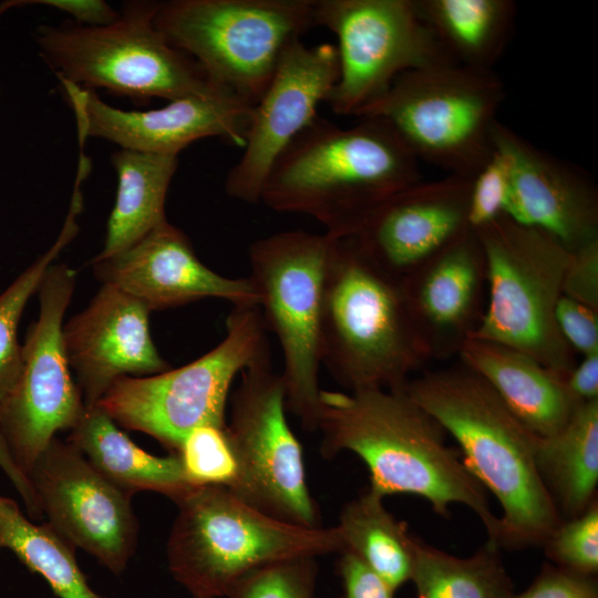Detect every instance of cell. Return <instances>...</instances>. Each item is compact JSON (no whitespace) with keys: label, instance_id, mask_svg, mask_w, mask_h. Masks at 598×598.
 Masks as SVG:
<instances>
[{"label":"cell","instance_id":"28","mask_svg":"<svg viewBox=\"0 0 598 598\" xmlns=\"http://www.w3.org/2000/svg\"><path fill=\"white\" fill-rule=\"evenodd\" d=\"M383 498L369 488L344 505L336 527L343 550L354 554L395 591L411 580L415 537L405 522L384 507Z\"/></svg>","mask_w":598,"mask_h":598},{"label":"cell","instance_id":"30","mask_svg":"<svg viewBox=\"0 0 598 598\" xmlns=\"http://www.w3.org/2000/svg\"><path fill=\"white\" fill-rule=\"evenodd\" d=\"M411 581L417 598H511L514 594L499 547L489 539L462 558L415 537Z\"/></svg>","mask_w":598,"mask_h":598},{"label":"cell","instance_id":"2","mask_svg":"<svg viewBox=\"0 0 598 598\" xmlns=\"http://www.w3.org/2000/svg\"><path fill=\"white\" fill-rule=\"evenodd\" d=\"M402 389L455 440L468 471L497 498L498 546H543L563 518L537 466L539 436L461 361Z\"/></svg>","mask_w":598,"mask_h":598},{"label":"cell","instance_id":"3","mask_svg":"<svg viewBox=\"0 0 598 598\" xmlns=\"http://www.w3.org/2000/svg\"><path fill=\"white\" fill-rule=\"evenodd\" d=\"M421 179L419 161L384 121L360 117L342 127L318 115L275 162L260 203L309 216L324 233L342 238Z\"/></svg>","mask_w":598,"mask_h":598},{"label":"cell","instance_id":"12","mask_svg":"<svg viewBox=\"0 0 598 598\" xmlns=\"http://www.w3.org/2000/svg\"><path fill=\"white\" fill-rule=\"evenodd\" d=\"M313 20L338 40L339 79L327 100L338 115L357 117L408 71L454 62L413 0H315Z\"/></svg>","mask_w":598,"mask_h":598},{"label":"cell","instance_id":"29","mask_svg":"<svg viewBox=\"0 0 598 598\" xmlns=\"http://www.w3.org/2000/svg\"><path fill=\"white\" fill-rule=\"evenodd\" d=\"M73 548L47 523H33L14 499L0 493V550H10L40 575L58 598H104L89 585Z\"/></svg>","mask_w":598,"mask_h":598},{"label":"cell","instance_id":"41","mask_svg":"<svg viewBox=\"0 0 598 598\" xmlns=\"http://www.w3.org/2000/svg\"><path fill=\"white\" fill-rule=\"evenodd\" d=\"M564 384L577 405L598 400V353L585 355L576 362L564 377Z\"/></svg>","mask_w":598,"mask_h":598},{"label":"cell","instance_id":"21","mask_svg":"<svg viewBox=\"0 0 598 598\" xmlns=\"http://www.w3.org/2000/svg\"><path fill=\"white\" fill-rule=\"evenodd\" d=\"M103 285L123 290L151 311L175 308L206 298L234 306H258L259 296L247 278H228L206 267L188 237L165 220L125 250L92 260Z\"/></svg>","mask_w":598,"mask_h":598},{"label":"cell","instance_id":"33","mask_svg":"<svg viewBox=\"0 0 598 598\" xmlns=\"http://www.w3.org/2000/svg\"><path fill=\"white\" fill-rule=\"evenodd\" d=\"M318 565L313 557L287 559L239 578L227 598H315Z\"/></svg>","mask_w":598,"mask_h":598},{"label":"cell","instance_id":"9","mask_svg":"<svg viewBox=\"0 0 598 598\" xmlns=\"http://www.w3.org/2000/svg\"><path fill=\"white\" fill-rule=\"evenodd\" d=\"M268 358L260 308L234 306L224 339L209 352L177 369L120 378L96 404L117 424L153 436L174 454L194 429L226 426L235 378Z\"/></svg>","mask_w":598,"mask_h":598},{"label":"cell","instance_id":"43","mask_svg":"<svg viewBox=\"0 0 598 598\" xmlns=\"http://www.w3.org/2000/svg\"><path fill=\"white\" fill-rule=\"evenodd\" d=\"M193 598H207V597H193Z\"/></svg>","mask_w":598,"mask_h":598},{"label":"cell","instance_id":"37","mask_svg":"<svg viewBox=\"0 0 598 598\" xmlns=\"http://www.w3.org/2000/svg\"><path fill=\"white\" fill-rule=\"evenodd\" d=\"M563 295L598 310V240L570 252Z\"/></svg>","mask_w":598,"mask_h":598},{"label":"cell","instance_id":"18","mask_svg":"<svg viewBox=\"0 0 598 598\" xmlns=\"http://www.w3.org/2000/svg\"><path fill=\"white\" fill-rule=\"evenodd\" d=\"M492 143L509 167L506 216L548 233L570 252L598 240V189L584 169L499 121Z\"/></svg>","mask_w":598,"mask_h":598},{"label":"cell","instance_id":"10","mask_svg":"<svg viewBox=\"0 0 598 598\" xmlns=\"http://www.w3.org/2000/svg\"><path fill=\"white\" fill-rule=\"evenodd\" d=\"M158 3L130 2L106 25L40 27V54L60 81L135 99L173 101L221 89L155 28Z\"/></svg>","mask_w":598,"mask_h":598},{"label":"cell","instance_id":"16","mask_svg":"<svg viewBox=\"0 0 598 598\" xmlns=\"http://www.w3.org/2000/svg\"><path fill=\"white\" fill-rule=\"evenodd\" d=\"M339 79L337 47H308L301 40L283 52L261 97L254 105L244 152L225 179L226 193L260 203L269 171L287 146L318 116Z\"/></svg>","mask_w":598,"mask_h":598},{"label":"cell","instance_id":"42","mask_svg":"<svg viewBox=\"0 0 598 598\" xmlns=\"http://www.w3.org/2000/svg\"><path fill=\"white\" fill-rule=\"evenodd\" d=\"M0 468L7 475L13 487L23 501L28 514L34 518H42V512L33 491V487L25 474L16 464L9 448L0 434Z\"/></svg>","mask_w":598,"mask_h":598},{"label":"cell","instance_id":"31","mask_svg":"<svg viewBox=\"0 0 598 598\" xmlns=\"http://www.w3.org/2000/svg\"><path fill=\"white\" fill-rule=\"evenodd\" d=\"M82 209V196L75 189L63 228L51 248L21 272L0 295V406L11 392L20 370L21 344L18 327L30 298L48 269L78 231L76 218Z\"/></svg>","mask_w":598,"mask_h":598},{"label":"cell","instance_id":"7","mask_svg":"<svg viewBox=\"0 0 598 598\" xmlns=\"http://www.w3.org/2000/svg\"><path fill=\"white\" fill-rule=\"evenodd\" d=\"M486 264L488 301L470 338L522 351L565 377L576 364L556 308L570 251L548 233L506 215L475 230Z\"/></svg>","mask_w":598,"mask_h":598},{"label":"cell","instance_id":"5","mask_svg":"<svg viewBox=\"0 0 598 598\" xmlns=\"http://www.w3.org/2000/svg\"><path fill=\"white\" fill-rule=\"evenodd\" d=\"M168 543L173 578L193 597H226L249 571L272 563L341 553L337 527L291 524L223 486H197L175 502Z\"/></svg>","mask_w":598,"mask_h":598},{"label":"cell","instance_id":"26","mask_svg":"<svg viewBox=\"0 0 598 598\" xmlns=\"http://www.w3.org/2000/svg\"><path fill=\"white\" fill-rule=\"evenodd\" d=\"M415 10L448 58L491 69L505 51L515 27L512 0H413Z\"/></svg>","mask_w":598,"mask_h":598},{"label":"cell","instance_id":"6","mask_svg":"<svg viewBox=\"0 0 598 598\" xmlns=\"http://www.w3.org/2000/svg\"><path fill=\"white\" fill-rule=\"evenodd\" d=\"M505 95L491 69L444 62L401 74L357 117L384 121L419 162L473 177L493 153Z\"/></svg>","mask_w":598,"mask_h":598},{"label":"cell","instance_id":"40","mask_svg":"<svg viewBox=\"0 0 598 598\" xmlns=\"http://www.w3.org/2000/svg\"><path fill=\"white\" fill-rule=\"evenodd\" d=\"M14 3L45 4L71 14L79 23L89 27L106 25L120 17L116 10L102 0H35Z\"/></svg>","mask_w":598,"mask_h":598},{"label":"cell","instance_id":"38","mask_svg":"<svg viewBox=\"0 0 598 598\" xmlns=\"http://www.w3.org/2000/svg\"><path fill=\"white\" fill-rule=\"evenodd\" d=\"M511 598H598V591L590 577L546 565L525 591Z\"/></svg>","mask_w":598,"mask_h":598},{"label":"cell","instance_id":"36","mask_svg":"<svg viewBox=\"0 0 598 598\" xmlns=\"http://www.w3.org/2000/svg\"><path fill=\"white\" fill-rule=\"evenodd\" d=\"M558 329L576 353L582 357L598 353V310L561 296L556 308Z\"/></svg>","mask_w":598,"mask_h":598},{"label":"cell","instance_id":"24","mask_svg":"<svg viewBox=\"0 0 598 598\" xmlns=\"http://www.w3.org/2000/svg\"><path fill=\"white\" fill-rule=\"evenodd\" d=\"M68 441L106 480L130 495L161 493L174 502L193 486L176 454L153 455L137 446L97 404L84 408Z\"/></svg>","mask_w":598,"mask_h":598},{"label":"cell","instance_id":"27","mask_svg":"<svg viewBox=\"0 0 598 598\" xmlns=\"http://www.w3.org/2000/svg\"><path fill=\"white\" fill-rule=\"evenodd\" d=\"M536 462L559 514L584 513L597 499L598 400L578 405L554 435L539 436Z\"/></svg>","mask_w":598,"mask_h":598},{"label":"cell","instance_id":"13","mask_svg":"<svg viewBox=\"0 0 598 598\" xmlns=\"http://www.w3.org/2000/svg\"><path fill=\"white\" fill-rule=\"evenodd\" d=\"M76 271L53 264L38 289L39 317L21 344L16 383L0 406V434L23 474L60 431L72 430L84 411L63 339V320Z\"/></svg>","mask_w":598,"mask_h":598},{"label":"cell","instance_id":"39","mask_svg":"<svg viewBox=\"0 0 598 598\" xmlns=\"http://www.w3.org/2000/svg\"><path fill=\"white\" fill-rule=\"evenodd\" d=\"M339 574L342 598H394L395 591L351 551H341Z\"/></svg>","mask_w":598,"mask_h":598},{"label":"cell","instance_id":"25","mask_svg":"<svg viewBox=\"0 0 598 598\" xmlns=\"http://www.w3.org/2000/svg\"><path fill=\"white\" fill-rule=\"evenodd\" d=\"M117 190L103 249L93 260L114 256L164 223L165 202L177 156L121 148L113 153Z\"/></svg>","mask_w":598,"mask_h":598},{"label":"cell","instance_id":"1","mask_svg":"<svg viewBox=\"0 0 598 598\" xmlns=\"http://www.w3.org/2000/svg\"><path fill=\"white\" fill-rule=\"evenodd\" d=\"M317 429L324 456L350 451L365 463L374 493L420 496L441 516L451 504H463L498 543L499 516L485 488L447 444L443 427L402 388L321 390Z\"/></svg>","mask_w":598,"mask_h":598},{"label":"cell","instance_id":"4","mask_svg":"<svg viewBox=\"0 0 598 598\" xmlns=\"http://www.w3.org/2000/svg\"><path fill=\"white\" fill-rule=\"evenodd\" d=\"M431 360L400 279L353 237L334 238L324 280L321 363L352 391L395 390Z\"/></svg>","mask_w":598,"mask_h":598},{"label":"cell","instance_id":"15","mask_svg":"<svg viewBox=\"0 0 598 598\" xmlns=\"http://www.w3.org/2000/svg\"><path fill=\"white\" fill-rule=\"evenodd\" d=\"M48 525L73 547L120 575L138 534L132 495L101 475L69 441L56 436L28 473Z\"/></svg>","mask_w":598,"mask_h":598},{"label":"cell","instance_id":"8","mask_svg":"<svg viewBox=\"0 0 598 598\" xmlns=\"http://www.w3.org/2000/svg\"><path fill=\"white\" fill-rule=\"evenodd\" d=\"M315 0H172L155 28L216 86L255 105L287 48L315 27Z\"/></svg>","mask_w":598,"mask_h":598},{"label":"cell","instance_id":"11","mask_svg":"<svg viewBox=\"0 0 598 598\" xmlns=\"http://www.w3.org/2000/svg\"><path fill=\"white\" fill-rule=\"evenodd\" d=\"M333 240L327 233L291 230L258 239L249 249L258 307L283 355L286 406L307 430L318 424L322 302Z\"/></svg>","mask_w":598,"mask_h":598},{"label":"cell","instance_id":"32","mask_svg":"<svg viewBox=\"0 0 598 598\" xmlns=\"http://www.w3.org/2000/svg\"><path fill=\"white\" fill-rule=\"evenodd\" d=\"M176 454L193 487L223 486L235 492L239 462L226 426L202 425L190 431Z\"/></svg>","mask_w":598,"mask_h":598},{"label":"cell","instance_id":"23","mask_svg":"<svg viewBox=\"0 0 598 598\" xmlns=\"http://www.w3.org/2000/svg\"><path fill=\"white\" fill-rule=\"evenodd\" d=\"M457 357L537 436L547 437L560 431L578 406L569 396L563 375L514 348L468 338Z\"/></svg>","mask_w":598,"mask_h":598},{"label":"cell","instance_id":"19","mask_svg":"<svg viewBox=\"0 0 598 598\" xmlns=\"http://www.w3.org/2000/svg\"><path fill=\"white\" fill-rule=\"evenodd\" d=\"M472 178L447 174L421 179L384 200L349 237L377 266L402 280L471 230Z\"/></svg>","mask_w":598,"mask_h":598},{"label":"cell","instance_id":"35","mask_svg":"<svg viewBox=\"0 0 598 598\" xmlns=\"http://www.w3.org/2000/svg\"><path fill=\"white\" fill-rule=\"evenodd\" d=\"M509 195V167L496 150L473 176L468 199V226L475 231L505 215Z\"/></svg>","mask_w":598,"mask_h":598},{"label":"cell","instance_id":"34","mask_svg":"<svg viewBox=\"0 0 598 598\" xmlns=\"http://www.w3.org/2000/svg\"><path fill=\"white\" fill-rule=\"evenodd\" d=\"M547 557L558 567L591 577L598 570V502L580 515L561 520L544 543Z\"/></svg>","mask_w":598,"mask_h":598},{"label":"cell","instance_id":"17","mask_svg":"<svg viewBox=\"0 0 598 598\" xmlns=\"http://www.w3.org/2000/svg\"><path fill=\"white\" fill-rule=\"evenodd\" d=\"M74 111L80 138L111 141L121 148L178 155L190 143L220 137L244 147L254 105L219 89L188 95L150 111H124L103 102L93 90L60 81Z\"/></svg>","mask_w":598,"mask_h":598},{"label":"cell","instance_id":"14","mask_svg":"<svg viewBox=\"0 0 598 598\" xmlns=\"http://www.w3.org/2000/svg\"><path fill=\"white\" fill-rule=\"evenodd\" d=\"M226 424L239 462L237 496L281 520L320 527L306 482L302 448L286 417L281 374L262 360L241 373Z\"/></svg>","mask_w":598,"mask_h":598},{"label":"cell","instance_id":"20","mask_svg":"<svg viewBox=\"0 0 598 598\" xmlns=\"http://www.w3.org/2000/svg\"><path fill=\"white\" fill-rule=\"evenodd\" d=\"M150 313L138 299L103 285L89 306L63 324L65 355L85 406L96 404L120 378L169 369L152 339Z\"/></svg>","mask_w":598,"mask_h":598},{"label":"cell","instance_id":"22","mask_svg":"<svg viewBox=\"0 0 598 598\" xmlns=\"http://www.w3.org/2000/svg\"><path fill=\"white\" fill-rule=\"evenodd\" d=\"M401 282L431 359L458 355L485 309L486 264L476 233L466 231Z\"/></svg>","mask_w":598,"mask_h":598}]
</instances>
